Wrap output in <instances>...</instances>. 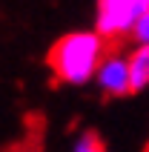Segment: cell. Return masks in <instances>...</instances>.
I'll list each match as a JSON object with an SVG mask.
<instances>
[{
  "instance_id": "1",
  "label": "cell",
  "mask_w": 149,
  "mask_h": 152,
  "mask_svg": "<svg viewBox=\"0 0 149 152\" xmlns=\"http://www.w3.org/2000/svg\"><path fill=\"white\" fill-rule=\"evenodd\" d=\"M103 40L95 32H72L63 34L49 52V66L60 83L80 86L95 77L103 60Z\"/></svg>"
},
{
  "instance_id": "2",
  "label": "cell",
  "mask_w": 149,
  "mask_h": 152,
  "mask_svg": "<svg viewBox=\"0 0 149 152\" xmlns=\"http://www.w3.org/2000/svg\"><path fill=\"white\" fill-rule=\"evenodd\" d=\"M149 9V0H98L95 34L100 40H121L129 37V29Z\"/></svg>"
},
{
  "instance_id": "3",
  "label": "cell",
  "mask_w": 149,
  "mask_h": 152,
  "mask_svg": "<svg viewBox=\"0 0 149 152\" xmlns=\"http://www.w3.org/2000/svg\"><path fill=\"white\" fill-rule=\"evenodd\" d=\"M95 77H98L100 89L109 92V95H115V98L132 92V89H129L126 58H121V55H109V58H103V60H100V66H98V72H95Z\"/></svg>"
},
{
  "instance_id": "4",
  "label": "cell",
  "mask_w": 149,
  "mask_h": 152,
  "mask_svg": "<svg viewBox=\"0 0 149 152\" xmlns=\"http://www.w3.org/2000/svg\"><path fill=\"white\" fill-rule=\"evenodd\" d=\"M129 69V89L141 92L149 86V46H135V52L126 58Z\"/></svg>"
},
{
  "instance_id": "5",
  "label": "cell",
  "mask_w": 149,
  "mask_h": 152,
  "mask_svg": "<svg viewBox=\"0 0 149 152\" xmlns=\"http://www.w3.org/2000/svg\"><path fill=\"white\" fill-rule=\"evenodd\" d=\"M129 37L135 40V46H149V9L132 23V29H129Z\"/></svg>"
},
{
  "instance_id": "6",
  "label": "cell",
  "mask_w": 149,
  "mask_h": 152,
  "mask_svg": "<svg viewBox=\"0 0 149 152\" xmlns=\"http://www.w3.org/2000/svg\"><path fill=\"white\" fill-rule=\"evenodd\" d=\"M74 152H109L106 149V144L100 141V135L98 132H83L80 138H77V144H74Z\"/></svg>"
}]
</instances>
